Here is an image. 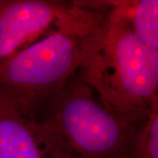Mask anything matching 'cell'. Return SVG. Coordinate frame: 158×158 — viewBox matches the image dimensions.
I'll list each match as a JSON object with an SVG mask.
<instances>
[{
  "instance_id": "3",
  "label": "cell",
  "mask_w": 158,
  "mask_h": 158,
  "mask_svg": "<svg viewBox=\"0 0 158 158\" xmlns=\"http://www.w3.org/2000/svg\"><path fill=\"white\" fill-rule=\"evenodd\" d=\"M77 75L120 115L140 117L158 101V50L111 11Z\"/></svg>"
},
{
  "instance_id": "6",
  "label": "cell",
  "mask_w": 158,
  "mask_h": 158,
  "mask_svg": "<svg viewBox=\"0 0 158 158\" xmlns=\"http://www.w3.org/2000/svg\"><path fill=\"white\" fill-rule=\"evenodd\" d=\"M110 11L127 23L143 42L158 50L157 0H119Z\"/></svg>"
},
{
  "instance_id": "1",
  "label": "cell",
  "mask_w": 158,
  "mask_h": 158,
  "mask_svg": "<svg viewBox=\"0 0 158 158\" xmlns=\"http://www.w3.org/2000/svg\"><path fill=\"white\" fill-rule=\"evenodd\" d=\"M106 15L70 2L52 33L0 63V92L33 120L77 73Z\"/></svg>"
},
{
  "instance_id": "5",
  "label": "cell",
  "mask_w": 158,
  "mask_h": 158,
  "mask_svg": "<svg viewBox=\"0 0 158 158\" xmlns=\"http://www.w3.org/2000/svg\"><path fill=\"white\" fill-rule=\"evenodd\" d=\"M0 158H48L32 121L1 92Z\"/></svg>"
},
{
  "instance_id": "2",
  "label": "cell",
  "mask_w": 158,
  "mask_h": 158,
  "mask_svg": "<svg viewBox=\"0 0 158 158\" xmlns=\"http://www.w3.org/2000/svg\"><path fill=\"white\" fill-rule=\"evenodd\" d=\"M142 116L110 110L77 73L31 121L48 158H128Z\"/></svg>"
},
{
  "instance_id": "7",
  "label": "cell",
  "mask_w": 158,
  "mask_h": 158,
  "mask_svg": "<svg viewBox=\"0 0 158 158\" xmlns=\"http://www.w3.org/2000/svg\"><path fill=\"white\" fill-rule=\"evenodd\" d=\"M128 158H158V101L136 125Z\"/></svg>"
},
{
  "instance_id": "4",
  "label": "cell",
  "mask_w": 158,
  "mask_h": 158,
  "mask_svg": "<svg viewBox=\"0 0 158 158\" xmlns=\"http://www.w3.org/2000/svg\"><path fill=\"white\" fill-rule=\"evenodd\" d=\"M70 2L0 0V63L56 28Z\"/></svg>"
}]
</instances>
